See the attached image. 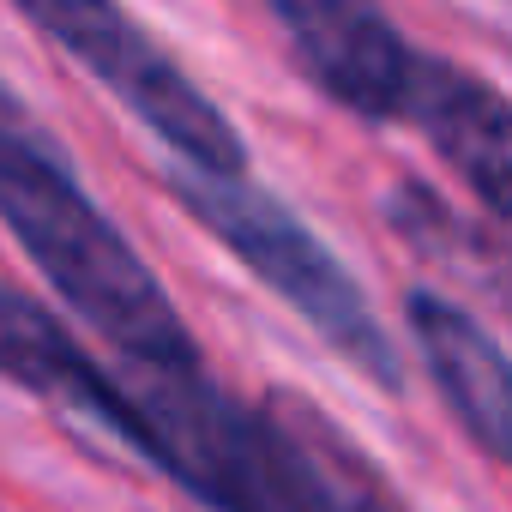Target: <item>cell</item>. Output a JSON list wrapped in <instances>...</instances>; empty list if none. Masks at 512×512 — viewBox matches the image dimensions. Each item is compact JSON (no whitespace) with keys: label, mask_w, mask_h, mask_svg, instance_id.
<instances>
[{"label":"cell","mask_w":512,"mask_h":512,"mask_svg":"<svg viewBox=\"0 0 512 512\" xmlns=\"http://www.w3.org/2000/svg\"><path fill=\"white\" fill-rule=\"evenodd\" d=\"M0 223L19 235L55 296L127 362H199V344L163 296L157 272L103 217V205L79 187V175L7 91H0Z\"/></svg>","instance_id":"6da1fadb"},{"label":"cell","mask_w":512,"mask_h":512,"mask_svg":"<svg viewBox=\"0 0 512 512\" xmlns=\"http://www.w3.org/2000/svg\"><path fill=\"white\" fill-rule=\"evenodd\" d=\"M169 193L193 223H205L235 260L260 278L284 308H296L350 368H362L374 386L404 392V362L374 320L362 284L338 266V253L266 187H253L247 175H211L193 163L169 169Z\"/></svg>","instance_id":"7a4b0ae2"},{"label":"cell","mask_w":512,"mask_h":512,"mask_svg":"<svg viewBox=\"0 0 512 512\" xmlns=\"http://www.w3.org/2000/svg\"><path fill=\"white\" fill-rule=\"evenodd\" d=\"M13 7L49 43H61L103 91H115L175 151V163H193L211 175L247 169V145L229 127V115L145 37V25H133L121 0H13Z\"/></svg>","instance_id":"3957f363"},{"label":"cell","mask_w":512,"mask_h":512,"mask_svg":"<svg viewBox=\"0 0 512 512\" xmlns=\"http://www.w3.org/2000/svg\"><path fill=\"white\" fill-rule=\"evenodd\" d=\"M302 73L350 115L392 121L410 97L416 49L380 13V0H266Z\"/></svg>","instance_id":"277c9868"},{"label":"cell","mask_w":512,"mask_h":512,"mask_svg":"<svg viewBox=\"0 0 512 512\" xmlns=\"http://www.w3.org/2000/svg\"><path fill=\"white\" fill-rule=\"evenodd\" d=\"M404 115L434 139V151L464 175V187L512 223V103L440 55H416Z\"/></svg>","instance_id":"5b68a950"},{"label":"cell","mask_w":512,"mask_h":512,"mask_svg":"<svg viewBox=\"0 0 512 512\" xmlns=\"http://www.w3.org/2000/svg\"><path fill=\"white\" fill-rule=\"evenodd\" d=\"M404 320L422 344V362L440 386V398L452 404V416L470 428V440L482 452H494L512 470V356L446 296L416 290L404 302Z\"/></svg>","instance_id":"8992f818"},{"label":"cell","mask_w":512,"mask_h":512,"mask_svg":"<svg viewBox=\"0 0 512 512\" xmlns=\"http://www.w3.org/2000/svg\"><path fill=\"white\" fill-rule=\"evenodd\" d=\"M0 380H13L61 410H73L79 422L103 428L121 440L127 428V404H121V374L103 368L85 344H73V332L31 296L0 284Z\"/></svg>","instance_id":"52a82bcc"},{"label":"cell","mask_w":512,"mask_h":512,"mask_svg":"<svg viewBox=\"0 0 512 512\" xmlns=\"http://www.w3.org/2000/svg\"><path fill=\"white\" fill-rule=\"evenodd\" d=\"M338 512H392V500L380 494V482L356 464L350 476H344V494H338Z\"/></svg>","instance_id":"ba28073f"}]
</instances>
